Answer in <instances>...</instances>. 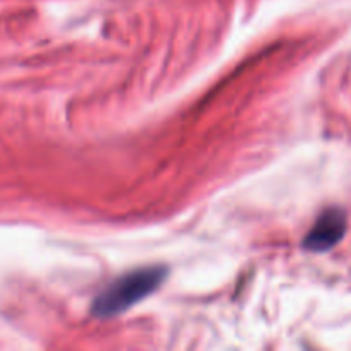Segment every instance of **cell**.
<instances>
[{
	"instance_id": "6da1fadb",
	"label": "cell",
	"mask_w": 351,
	"mask_h": 351,
	"mask_svg": "<svg viewBox=\"0 0 351 351\" xmlns=\"http://www.w3.org/2000/svg\"><path fill=\"white\" fill-rule=\"evenodd\" d=\"M167 276L168 269L161 266L130 271L99 291L91 305V314L98 319L117 317L153 295Z\"/></svg>"
},
{
	"instance_id": "7a4b0ae2",
	"label": "cell",
	"mask_w": 351,
	"mask_h": 351,
	"mask_svg": "<svg viewBox=\"0 0 351 351\" xmlns=\"http://www.w3.org/2000/svg\"><path fill=\"white\" fill-rule=\"evenodd\" d=\"M346 233V213L341 208H329L321 213L304 239V249L326 252L338 245Z\"/></svg>"
}]
</instances>
